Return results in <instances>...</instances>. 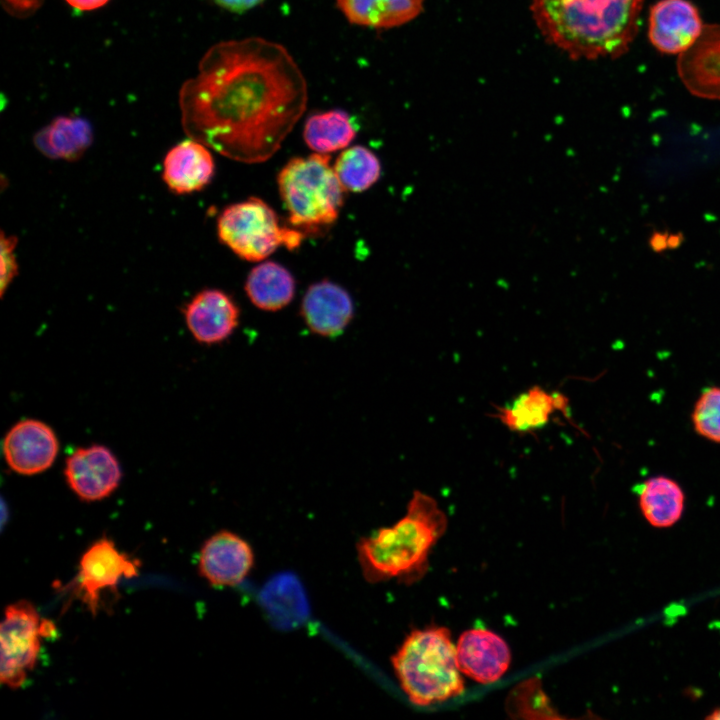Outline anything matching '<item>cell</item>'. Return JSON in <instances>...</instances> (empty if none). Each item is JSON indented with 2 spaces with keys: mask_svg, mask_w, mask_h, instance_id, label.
<instances>
[{
  "mask_svg": "<svg viewBox=\"0 0 720 720\" xmlns=\"http://www.w3.org/2000/svg\"><path fill=\"white\" fill-rule=\"evenodd\" d=\"M307 101V83L292 55L260 37L212 46L179 93L186 134L244 163L273 156Z\"/></svg>",
  "mask_w": 720,
  "mask_h": 720,
  "instance_id": "1",
  "label": "cell"
},
{
  "mask_svg": "<svg viewBox=\"0 0 720 720\" xmlns=\"http://www.w3.org/2000/svg\"><path fill=\"white\" fill-rule=\"evenodd\" d=\"M644 0H532L544 38L573 59L615 58L634 40Z\"/></svg>",
  "mask_w": 720,
  "mask_h": 720,
  "instance_id": "2",
  "label": "cell"
},
{
  "mask_svg": "<svg viewBox=\"0 0 720 720\" xmlns=\"http://www.w3.org/2000/svg\"><path fill=\"white\" fill-rule=\"evenodd\" d=\"M446 528V515L437 502L415 491L401 519L358 541L356 551L364 578L370 583L416 581L424 575L429 554Z\"/></svg>",
  "mask_w": 720,
  "mask_h": 720,
  "instance_id": "3",
  "label": "cell"
},
{
  "mask_svg": "<svg viewBox=\"0 0 720 720\" xmlns=\"http://www.w3.org/2000/svg\"><path fill=\"white\" fill-rule=\"evenodd\" d=\"M391 662L402 690L415 705L428 706L464 692L456 645L446 627L413 630Z\"/></svg>",
  "mask_w": 720,
  "mask_h": 720,
  "instance_id": "4",
  "label": "cell"
},
{
  "mask_svg": "<svg viewBox=\"0 0 720 720\" xmlns=\"http://www.w3.org/2000/svg\"><path fill=\"white\" fill-rule=\"evenodd\" d=\"M279 193L292 226L318 231L339 216L346 191L327 154L290 159L277 177Z\"/></svg>",
  "mask_w": 720,
  "mask_h": 720,
  "instance_id": "5",
  "label": "cell"
},
{
  "mask_svg": "<svg viewBox=\"0 0 720 720\" xmlns=\"http://www.w3.org/2000/svg\"><path fill=\"white\" fill-rule=\"evenodd\" d=\"M220 241L247 261H261L280 246L298 248L301 230L280 225L275 211L263 200L252 197L226 207L217 220Z\"/></svg>",
  "mask_w": 720,
  "mask_h": 720,
  "instance_id": "6",
  "label": "cell"
},
{
  "mask_svg": "<svg viewBox=\"0 0 720 720\" xmlns=\"http://www.w3.org/2000/svg\"><path fill=\"white\" fill-rule=\"evenodd\" d=\"M53 623L40 617L28 601L6 607L0 627V681L10 689L21 688L37 664L41 639L54 631Z\"/></svg>",
  "mask_w": 720,
  "mask_h": 720,
  "instance_id": "7",
  "label": "cell"
},
{
  "mask_svg": "<svg viewBox=\"0 0 720 720\" xmlns=\"http://www.w3.org/2000/svg\"><path fill=\"white\" fill-rule=\"evenodd\" d=\"M140 563L117 549L106 537L92 543L83 553L75 582V592L92 614H96L104 591H116L123 578L138 574Z\"/></svg>",
  "mask_w": 720,
  "mask_h": 720,
  "instance_id": "8",
  "label": "cell"
},
{
  "mask_svg": "<svg viewBox=\"0 0 720 720\" xmlns=\"http://www.w3.org/2000/svg\"><path fill=\"white\" fill-rule=\"evenodd\" d=\"M63 473L68 487L86 502L109 497L122 479L117 457L108 447L100 444L75 449L66 458Z\"/></svg>",
  "mask_w": 720,
  "mask_h": 720,
  "instance_id": "9",
  "label": "cell"
},
{
  "mask_svg": "<svg viewBox=\"0 0 720 720\" xmlns=\"http://www.w3.org/2000/svg\"><path fill=\"white\" fill-rule=\"evenodd\" d=\"M59 452L55 431L38 419H23L15 423L2 442V453L13 472L32 476L48 470Z\"/></svg>",
  "mask_w": 720,
  "mask_h": 720,
  "instance_id": "10",
  "label": "cell"
},
{
  "mask_svg": "<svg viewBox=\"0 0 720 720\" xmlns=\"http://www.w3.org/2000/svg\"><path fill=\"white\" fill-rule=\"evenodd\" d=\"M254 564L250 544L239 535L221 530L202 545L198 558L200 575L212 586L234 587L241 584Z\"/></svg>",
  "mask_w": 720,
  "mask_h": 720,
  "instance_id": "11",
  "label": "cell"
},
{
  "mask_svg": "<svg viewBox=\"0 0 720 720\" xmlns=\"http://www.w3.org/2000/svg\"><path fill=\"white\" fill-rule=\"evenodd\" d=\"M704 24L688 0H659L649 13L648 37L665 54H682L699 38Z\"/></svg>",
  "mask_w": 720,
  "mask_h": 720,
  "instance_id": "12",
  "label": "cell"
},
{
  "mask_svg": "<svg viewBox=\"0 0 720 720\" xmlns=\"http://www.w3.org/2000/svg\"><path fill=\"white\" fill-rule=\"evenodd\" d=\"M458 667L464 675L482 684L498 681L508 670L511 653L506 641L484 628L463 632L456 643Z\"/></svg>",
  "mask_w": 720,
  "mask_h": 720,
  "instance_id": "13",
  "label": "cell"
},
{
  "mask_svg": "<svg viewBox=\"0 0 720 720\" xmlns=\"http://www.w3.org/2000/svg\"><path fill=\"white\" fill-rule=\"evenodd\" d=\"M677 70L690 93L720 100V24L704 25L695 43L679 55Z\"/></svg>",
  "mask_w": 720,
  "mask_h": 720,
  "instance_id": "14",
  "label": "cell"
},
{
  "mask_svg": "<svg viewBox=\"0 0 720 720\" xmlns=\"http://www.w3.org/2000/svg\"><path fill=\"white\" fill-rule=\"evenodd\" d=\"M185 323L194 339L206 345L229 338L239 323L240 311L234 300L218 289L198 292L185 306Z\"/></svg>",
  "mask_w": 720,
  "mask_h": 720,
  "instance_id": "15",
  "label": "cell"
},
{
  "mask_svg": "<svg viewBox=\"0 0 720 720\" xmlns=\"http://www.w3.org/2000/svg\"><path fill=\"white\" fill-rule=\"evenodd\" d=\"M307 327L323 337L343 333L354 313L349 293L331 281L323 280L309 286L300 309Z\"/></svg>",
  "mask_w": 720,
  "mask_h": 720,
  "instance_id": "16",
  "label": "cell"
},
{
  "mask_svg": "<svg viewBox=\"0 0 720 720\" xmlns=\"http://www.w3.org/2000/svg\"><path fill=\"white\" fill-rule=\"evenodd\" d=\"M214 159L208 147L195 139L173 146L163 160L162 178L177 194L202 190L214 176Z\"/></svg>",
  "mask_w": 720,
  "mask_h": 720,
  "instance_id": "17",
  "label": "cell"
},
{
  "mask_svg": "<svg viewBox=\"0 0 720 720\" xmlns=\"http://www.w3.org/2000/svg\"><path fill=\"white\" fill-rule=\"evenodd\" d=\"M568 410V399L560 392L533 386L497 408L496 417L510 431L530 433L544 428L556 412Z\"/></svg>",
  "mask_w": 720,
  "mask_h": 720,
  "instance_id": "18",
  "label": "cell"
},
{
  "mask_svg": "<svg viewBox=\"0 0 720 720\" xmlns=\"http://www.w3.org/2000/svg\"><path fill=\"white\" fill-rule=\"evenodd\" d=\"M93 140L88 120L77 116H59L39 130L33 138L35 147L50 159H79Z\"/></svg>",
  "mask_w": 720,
  "mask_h": 720,
  "instance_id": "19",
  "label": "cell"
},
{
  "mask_svg": "<svg viewBox=\"0 0 720 720\" xmlns=\"http://www.w3.org/2000/svg\"><path fill=\"white\" fill-rule=\"evenodd\" d=\"M338 9L354 25L391 29L414 20L424 0H335Z\"/></svg>",
  "mask_w": 720,
  "mask_h": 720,
  "instance_id": "20",
  "label": "cell"
},
{
  "mask_svg": "<svg viewBox=\"0 0 720 720\" xmlns=\"http://www.w3.org/2000/svg\"><path fill=\"white\" fill-rule=\"evenodd\" d=\"M638 497L641 512L653 527H671L683 514L684 492L669 477L659 475L645 480L639 487Z\"/></svg>",
  "mask_w": 720,
  "mask_h": 720,
  "instance_id": "21",
  "label": "cell"
},
{
  "mask_svg": "<svg viewBox=\"0 0 720 720\" xmlns=\"http://www.w3.org/2000/svg\"><path fill=\"white\" fill-rule=\"evenodd\" d=\"M245 291L257 308L278 311L292 301L295 280L284 266L272 261L264 262L248 274Z\"/></svg>",
  "mask_w": 720,
  "mask_h": 720,
  "instance_id": "22",
  "label": "cell"
},
{
  "mask_svg": "<svg viewBox=\"0 0 720 720\" xmlns=\"http://www.w3.org/2000/svg\"><path fill=\"white\" fill-rule=\"evenodd\" d=\"M357 127L344 110L333 109L310 115L304 126L307 146L316 153H332L348 147L354 140Z\"/></svg>",
  "mask_w": 720,
  "mask_h": 720,
  "instance_id": "23",
  "label": "cell"
},
{
  "mask_svg": "<svg viewBox=\"0 0 720 720\" xmlns=\"http://www.w3.org/2000/svg\"><path fill=\"white\" fill-rule=\"evenodd\" d=\"M334 170L346 191L362 192L377 182L381 174V165L371 150L356 145L339 154Z\"/></svg>",
  "mask_w": 720,
  "mask_h": 720,
  "instance_id": "24",
  "label": "cell"
},
{
  "mask_svg": "<svg viewBox=\"0 0 720 720\" xmlns=\"http://www.w3.org/2000/svg\"><path fill=\"white\" fill-rule=\"evenodd\" d=\"M507 711L515 718H560L544 693L538 678H531L511 691Z\"/></svg>",
  "mask_w": 720,
  "mask_h": 720,
  "instance_id": "25",
  "label": "cell"
},
{
  "mask_svg": "<svg viewBox=\"0 0 720 720\" xmlns=\"http://www.w3.org/2000/svg\"><path fill=\"white\" fill-rule=\"evenodd\" d=\"M692 423L695 431L712 442L720 443V387L706 388L697 399Z\"/></svg>",
  "mask_w": 720,
  "mask_h": 720,
  "instance_id": "26",
  "label": "cell"
},
{
  "mask_svg": "<svg viewBox=\"0 0 720 720\" xmlns=\"http://www.w3.org/2000/svg\"><path fill=\"white\" fill-rule=\"evenodd\" d=\"M17 239L14 236H5L1 233V277H0V294L4 295L6 289L14 280L18 272V264L16 260L15 247Z\"/></svg>",
  "mask_w": 720,
  "mask_h": 720,
  "instance_id": "27",
  "label": "cell"
},
{
  "mask_svg": "<svg viewBox=\"0 0 720 720\" xmlns=\"http://www.w3.org/2000/svg\"><path fill=\"white\" fill-rule=\"evenodd\" d=\"M44 0H1L6 12L17 18L32 16L43 4Z\"/></svg>",
  "mask_w": 720,
  "mask_h": 720,
  "instance_id": "28",
  "label": "cell"
},
{
  "mask_svg": "<svg viewBox=\"0 0 720 720\" xmlns=\"http://www.w3.org/2000/svg\"><path fill=\"white\" fill-rule=\"evenodd\" d=\"M215 5L234 13H244L260 5L264 0H210Z\"/></svg>",
  "mask_w": 720,
  "mask_h": 720,
  "instance_id": "29",
  "label": "cell"
},
{
  "mask_svg": "<svg viewBox=\"0 0 720 720\" xmlns=\"http://www.w3.org/2000/svg\"><path fill=\"white\" fill-rule=\"evenodd\" d=\"M70 6L80 11H90L104 6L109 0H65Z\"/></svg>",
  "mask_w": 720,
  "mask_h": 720,
  "instance_id": "30",
  "label": "cell"
},
{
  "mask_svg": "<svg viewBox=\"0 0 720 720\" xmlns=\"http://www.w3.org/2000/svg\"><path fill=\"white\" fill-rule=\"evenodd\" d=\"M706 719L720 720V707L714 709L708 716H706Z\"/></svg>",
  "mask_w": 720,
  "mask_h": 720,
  "instance_id": "31",
  "label": "cell"
}]
</instances>
